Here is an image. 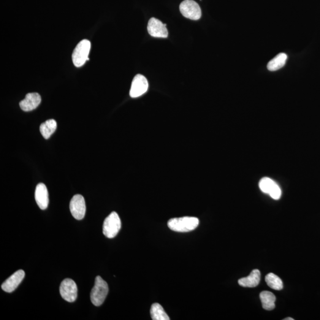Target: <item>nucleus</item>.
Wrapping results in <instances>:
<instances>
[{
	"label": "nucleus",
	"mask_w": 320,
	"mask_h": 320,
	"mask_svg": "<svg viewBox=\"0 0 320 320\" xmlns=\"http://www.w3.org/2000/svg\"><path fill=\"white\" fill-rule=\"evenodd\" d=\"M151 316L153 320H170V317L165 313L162 306L158 303H154L151 306Z\"/></svg>",
	"instance_id": "a211bd4d"
},
{
	"label": "nucleus",
	"mask_w": 320,
	"mask_h": 320,
	"mask_svg": "<svg viewBox=\"0 0 320 320\" xmlns=\"http://www.w3.org/2000/svg\"><path fill=\"white\" fill-rule=\"evenodd\" d=\"M266 283L267 285L273 289L279 291L283 289L284 284L281 279L275 274L270 273H268L265 277Z\"/></svg>",
	"instance_id": "6ab92c4d"
},
{
	"label": "nucleus",
	"mask_w": 320,
	"mask_h": 320,
	"mask_svg": "<svg viewBox=\"0 0 320 320\" xmlns=\"http://www.w3.org/2000/svg\"><path fill=\"white\" fill-rule=\"evenodd\" d=\"M35 200L39 207L42 210H46L49 204V195L47 186L45 184L39 183L35 190Z\"/></svg>",
	"instance_id": "ddd939ff"
},
{
	"label": "nucleus",
	"mask_w": 320,
	"mask_h": 320,
	"mask_svg": "<svg viewBox=\"0 0 320 320\" xmlns=\"http://www.w3.org/2000/svg\"><path fill=\"white\" fill-rule=\"evenodd\" d=\"M167 24H163L156 18H151L148 21V32L151 36L166 38L168 37Z\"/></svg>",
	"instance_id": "9d476101"
},
{
	"label": "nucleus",
	"mask_w": 320,
	"mask_h": 320,
	"mask_svg": "<svg viewBox=\"0 0 320 320\" xmlns=\"http://www.w3.org/2000/svg\"><path fill=\"white\" fill-rule=\"evenodd\" d=\"M180 11L184 17L191 20H197L201 18V9L193 0H184L180 5Z\"/></svg>",
	"instance_id": "39448f33"
},
{
	"label": "nucleus",
	"mask_w": 320,
	"mask_h": 320,
	"mask_svg": "<svg viewBox=\"0 0 320 320\" xmlns=\"http://www.w3.org/2000/svg\"><path fill=\"white\" fill-rule=\"evenodd\" d=\"M56 127V122L54 119H50L40 124V131L43 138L47 140L55 132Z\"/></svg>",
	"instance_id": "f3484780"
},
{
	"label": "nucleus",
	"mask_w": 320,
	"mask_h": 320,
	"mask_svg": "<svg viewBox=\"0 0 320 320\" xmlns=\"http://www.w3.org/2000/svg\"><path fill=\"white\" fill-rule=\"evenodd\" d=\"M72 215L77 220H81L85 216L86 207L85 198L81 195L73 196L70 205Z\"/></svg>",
	"instance_id": "6e6552de"
},
{
	"label": "nucleus",
	"mask_w": 320,
	"mask_h": 320,
	"mask_svg": "<svg viewBox=\"0 0 320 320\" xmlns=\"http://www.w3.org/2000/svg\"><path fill=\"white\" fill-rule=\"evenodd\" d=\"M90 48L91 43L88 40L84 39L78 43L72 55L73 64L75 67H82L87 61H89V55Z\"/></svg>",
	"instance_id": "7ed1b4c3"
},
{
	"label": "nucleus",
	"mask_w": 320,
	"mask_h": 320,
	"mask_svg": "<svg viewBox=\"0 0 320 320\" xmlns=\"http://www.w3.org/2000/svg\"><path fill=\"white\" fill-rule=\"evenodd\" d=\"M148 83L144 76L138 74L133 79L131 89H130V96L132 98L142 96L147 91Z\"/></svg>",
	"instance_id": "1a4fd4ad"
},
{
	"label": "nucleus",
	"mask_w": 320,
	"mask_h": 320,
	"mask_svg": "<svg viewBox=\"0 0 320 320\" xmlns=\"http://www.w3.org/2000/svg\"><path fill=\"white\" fill-rule=\"evenodd\" d=\"M59 291L62 298L68 302H73L77 299V286L71 279H66L62 282Z\"/></svg>",
	"instance_id": "423d86ee"
},
{
	"label": "nucleus",
	"mask_w": 320,
	"mask_h": 320,
	"mask_svg": "<svg viewBox=\"0 0 320 320\" xmlns=\"http://www.w3.org/2000/svg\"><path fill=\"white\" fill-rule=\"evenodd\" d=\"M41 102V97L37 93L26 94L25 98L20 102V107L24 112H29L38 107Z\"/></svg>",
	"instance_id": "f8f14e48"
},
{
	"label": "nucleus",
	"mask_w": 320,
	"mask_h": 320,
	"mask_svg": "<svg viewBox=\"0 0 320 320\" xmlns=\"http://www.w3.org/2000/svg\"><path fill=\"white\" fill-rule=\"evenodd\" d=\"M121 229V221L118 214L112 212L105 219L103 232L106 237L112 238L117 235Z\"/></svg>",
	"instance_id": "20e7f679"
},
{
	"label": "nucleus",
	"mask_w": 320,
	"mask_h": 320,
	"mask_svg": "<svg viewBox=\"0 0 320 320\" xmlns=\"http://www.w3.org/2000/svg\"><path fill=\"white\" fill-rule=\"evenodd\" d=\"M262 306L266 310H273L275 308L276 297L272 292L263 291L260 294Z\"/></svg>",
	"instance_id": "2eb2a0df"
},
{
	"label": "nucleus",
	"mask_w": 320,
	"mask_h": 320,
	"mask_svg": "<svg viewBox=\"0 0 320 320\" xmlns=\"http://www.w3.org/2000/svg\"><path fill=\"white\" fill-rule=\"evenodd\" d=\"M260 281V272L258 269H254L248 277L238 280V284L245 287H254L258 286Z\"/></svg>",
	"instance_id": "4468645a"
},
{
	"label": "nucleus",
	"mask_w": 320,
	"mask_h": 320,
	"mask_svg": "<svg viewBox=\"0 0 320 320\" xmlns=\"http://www.w3.org/2000/svg\"><path fill=\"white\" fill-rule=\"evenodd\" d=\"M199 224V219L196 217L184 216L170 219L168 221V227L172 231L186 232L193 231Z\"/></svg>",
	"instance_id": "f257e3e1"
},
{
	"label": "nucleus",
	"mask_w": 320,
	"mask_h": 320,
	"mask_svg": "<svg viewBox=\"0 0 320 320\" xmlns=\"http://www.w3.org/2000/svg\"><path fill=\"white\" fill-rule=\"evenodd\" d=\"M284 320H294V319L291 318V317H287L286 319H284Z\"/></svg>",
	"instance_id": "aec40b11"
},
{
	"label": "nucleus",
	"mask_w": 320,
	"mask_h": 320,
	"mask_svg": "<svg viewBox=\"0 0 320 320\" xmlns=\"http://www.w3.org/2000/svg\"><path fill=\"white\" fill-rule=\"evenodd\" d=\"M287 56L284 53H279L267 64V69L270 71H275L283 68L286 63Z\"/></svg>",
	"instance_id": "dca6fc26"
},
{
	"label": "nucleus",
	"mask_w": 320,
	"mask_h": 320,
	"mask_svg": "<svg viewBox=\"0 0 320 320\" xmlns=\"http://www.w3.org/2000/svg\"><path fill=\"white\" fill-rule=\"evenodd\" d=\"M259 186L262 192L269 195L272 199L278 200L280 199L282 191L278 184L269 178L265 177L260 180Z\"/></svg>",
	"instance_id": "0eeeda50"
},
{
	"label": "nucleus",
	"mask_w": 320,
	"mask_h": 320,
	"mask_svg": "<svg viewBox=\"0 0 320 320\" xmlns=\"http://www.w3.org/2000/svg\"><path fill=\"white\" fill-rule=\"evenodd\" d=\"M108 292V287L107 282L100 276H97L95 279V284L91 290V302L95 306H99L104 303Z\"/></svg>",
	"instance_id": "f03ea898"
},
{
	"label": "nucleus",
	"mask_w": 320,
	"mask_h": 320,
	"mask_svg": "<svg viewBox=\"0 0 320 320\" xmlns=\"http://www.w3.org/2000/svg\"><path fill=\"white\" fill-rule=\"evenodd\" d=\"M24 276H25V273L23 270L17 271L2 284V290L8 293L14 291L22 282Z\"/></svg>",
	"instance_id": "9b49d317"
}]
</instances>
